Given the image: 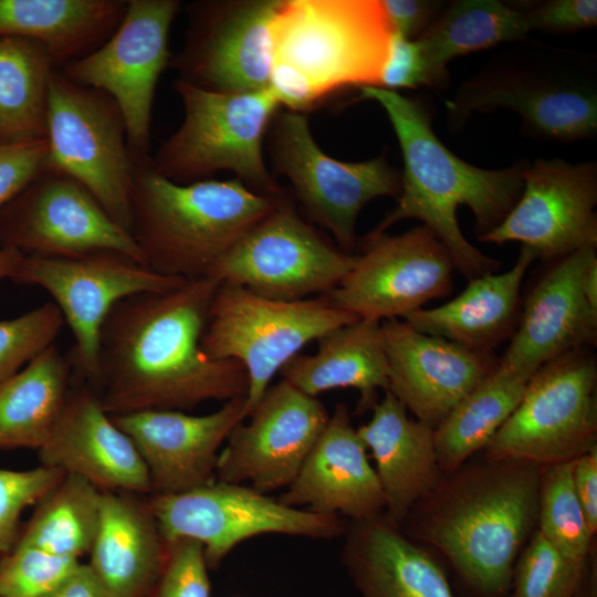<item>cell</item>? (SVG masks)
Here are the masks:
<instances>
[{"label": "cell", "instance_id": "6da1fadb", "mask_svg": "<svg viewBox=\"0 0 597 597\" xmlns=\"http://www.w3.org/2000/svg\"><path fill=\"white\" fill-rule=\"evenodd\" d=\"M219 284L187 280L168 291L130 295L111 310L100 333L95 386L107 413L184 411L245 396L243 365L209 358L200 347Z\"/></svg>", "mask_w": 597, "mask_h": 597}, {"label": "cell", "instance_id": "7a4b0ae2", "mask_svg": "<svg viewBox=\"0 0 597 597\" xmlns=\"http://www.w3.org/2000/svg\"><path fill=\"white\" fill-rule=\"evenodd\" d=\"M358 88L359 98L373 100L385 109L404 159L397 205L368 235L383 234L400 220L417 219L444 244L455 270L467 279L495 272L500 261L464 238L457 209L465 205L472 210L478 237L492 231L517 201L528 163L496 170L475 167L440 142L423 103L379 86Z\"/></svg>", "mask_w": 597, "mask_h": 597}, {"label": "cell", "instance_id": "3957f363", "mask_svg": "<svg viewBox=\"0 0 597 597\" xmlns=\"http://www.w3.org/2000/svg\"><path fill=\"white\" fill-rule=\"evenodd\" d=\"M541 468L484 459L446 474L408 514L410 536L441 552L476 597H506L537 524Z\"/></svg>", "mask_w": 597, "mask_h": 597}, {"label": "cell", "instance_id": "277c9868", "mask_svg": "<svg viewBox=\"0 0 597 597\" xmlns=\"http://www.w3.org/2000/svg\"><path fill=\"white\" fill-rule=\"evenodd\" d=\"M276 197L239 179L178 184L160 175L148 157L136 161L130 233L153 271L184 280L210 277Z\"/></svg>", "mask_w": 597, "mask_h": 597}, {"label": "cell", "instance_id": "5b68a950", "mask_svg": "<svg viewBox=\"0 0 597 597\" xmlns=\"http://www.w3.org/2000/svg\"><path fill=\"white\" fill-rule=\"evenodd\" d=\"M525 39V38H524ZM524 39L490 60L446 102L460 124L473 112L516 113L538 139L575 142L597 132V66L593 55Z\"/></svg>", "mask_w": 597, "mask_h": 597}, {"label": "cell", "instance_id": "8992f818", "mask_svg": "<svg viewBox=\"0 0 597 597\" xmlns=\"http://www.w3.org/2000/svg\"><path fill=\"white\" fill-rule=\"evenodd\" d=\"M390 33L378 0H282L273 65L296 73L316 101L346 86H378Z\"/></svg>", "mask_w": 597, "mask_h": 597}, {"label": "cell", "instance_id": "52a82bcc", "mask_svg": "<svg viewBox=\"0 0 597 597\" xmlns=\"http://www.w3.org/2000/svg\"><path fill=\"white\" fill-rule=\"evenodd\" d=\"M175 90L181 98L185 118L151 158L160 175L189 184L205 180L217 170L230 169L258 193L276 197L282 192L262 156L265 129L280 105L269 87L227 93L179 80Z\"/></svg>", "mask_w": 597, "mask_h": 597}, {"label": "cell", "instance_id": "ba28073f", "mask_svg": "<svg viewBox=\"0 0 597 597\" xmlns=\"http://www.w3.org/2000/svg\"><path fill=\"white\" fill-rule=\"evenodd\" d=\"M325 295L277 301L220 283L212 298L200 347L212 359L240 362L248 375L244 416L270 387L277 371L306 344L357 321Z\"/></svg>", "mask_w": 597, "mask_h": 597}, {"label": "cell", "instance_id": "9c48e42d", "mask_svg": "<svg viewBox=\"0 0 597 597\" xmlns=\"http://www.w3.org/2000/svg\"><path fill=\"white\" fill-rule=\"evenodd\" d=\"M46 171L70 177L88 190L130 232L136 161L126 124L106 93L53 71L46 115Z\"/></svg>", "mask_w": 597, "mask_h": 597}, {"label": "cell", "instance_id": "30bf717a", "mask_svg": "<svg viewBox=\"0 0 597 597\" xmlns=\"http://www.w3.org/2000/svg\"><path fill=\"white\" fill-rule=\"evenodd\" d=\"M597 360L590 348L568 352L540 367L502 427L485 460L540 467L574 461L597 446Z\"/></svg>", "mask_w": 597, "mask_h": 597}, {"label": "cell", "instance_id": "8fae6325", "mask_svg": "<svg viewBox=\"0 0 597 597\" xmlns=\"http://www.w3.org/2000/svg\"><path fill=\"white\" fill-rule=\"evenodd\" d=\"M148 501L165 542H200L210 568L235 545L256 535L331 540L346 530L338 515L302 510L251 486L218 480L182 493L151 494Z\"/></svg>", "mask_w": 597, "mask_h": 597}, {"label": "cell", "instance_id": "7c38bea8", "mask_svg": "<svg viewBox=\"0 0 597 597\" xmlns=\"http://www.w3.org/2000/svg\"><path fill=\"white\" fill-rule=\"evenodd\" d=\"M355 260L305 223L281 192L272 210L238 241L210 277L262 297L298 301L334 290Z\"/></svg>", "mask_w": 597, "mask_h": 597}, {"label": "cell", "instance_id": "4fadbf2b", "mask_svg": "<svg viewBox=\"0 0 597 597\" xmlns=\"http://www.w3.org/2000/svg\"><path fill=\"white\" fill-rule=\"evenodd\" d=\"M10 280L40 286L53 297L74 337L69 354L74 373L94 389L100 333L111 310L130 295L168 291L187 281L114 252L70 259L23 255Z\"/></svg>", "mask_w": 597, "mask_h": 597}, {"label": "cell", "instance_id": "5bb4252c", "mask_svg": "<svg viewBox=\"0 0 597 597\" xmlns=\"http://www.w3.org/2000/svg\"><path fill=\"white\" fill-rule=\"evenodd\" d=\"M179 6L176 0H128L115 32L98 49L60 70L116 102L135 161L149 157L155 91L170 60L169 30Z\"/></svg>", "mask_w": 597, "mask_h": 597}, {"label": "cell", "instance_id": "9a60e30c", "mask_svg": "<svg viewBox=\"0 0 597 597\" xmlns=\"http://www.w3.org/2000/svg\"><path fill=\"white\" fill-rule=\"evenodd\" d=\"M0 248L50 259L114 252L146 265L132 233L88 190L49 171L0 209Z\"/></svg>", "mask_w": 597, "mask_h": 597}, {"label": "cell", "instance_id": "2e32d148", "mask_svg": "<svg viewBox=\"0 0 597 597\" xmlns=\"http://www.w3.org/2000/svg\"><path fill=\"white\" fill-rule=\"evenodd\" d=\"M454 270L444 244L422 224L397 235H367L353 268L324 295L359 320L404 318L448 296Z\"/></svg>", "mask_w": 597, "mask_h": 597}, {"label": "cell", "instance_id": "e0dca14e", "mask_svg": "<svg viewBox=\"0 0 597 597\" xmlns=\"http://www.w3.org/2000/svg\"><path fill=\"white\" fill-rule=\"evenodd\" d=\"M274 128L276 168L290 179L310 217L349 253L360 210L377 197L398 198L401 174L384 157L345 163L327 156L314 142L305 116L297 112L280 115Z\"/></svg>", "mask_w": 597, "mask_h": 597}, {"label": "cell", "instance_id": "ac0fdd59", "mask_svg": "<svg viewBox=\"0 0 597 597\" xmlns=\"http://www.w3.org/2000/svg\"><path fill=\"white\" fill-rule=\"evenodd\" d=\"M597 247L555 262L535 283L499 366L531 377L546 363L597 341Z\"/></svg>", "mask_w": 597, "mask_h": 597}, {"label": "cell", "instance_id": "d6986e66", "mask_svg": "<svg viewBox=\"0 0 597 597\" xmlns=\"http://www.w3.org/2000/svg\"><path fill=\"white\" fill-rule=\"evenodd\" d=\"M597 165L561 158L528 164L522 192L504 220L479 241L521 243L543 260L597 247Z\"/></svg>", "mask_w": 597, "mask_h": 597}, {"label": "cell", "instance_id": "ffe728a7", "mask_svg": "<svg viewBox=\"0 0 597 597\" xmlns=\"http://www.w3.org/2000/svg\"><path fill=\"white\" fill-rule=\"evenodd\" d=\"M247 418L220 451L216 480L247 482L265 493L291 484L329 415L316 397L282 379L266 389Z\"/></svg>", "mask_w": 597, "mask_h": 597}, {"label": "cell", "instance_id": "44dd1931", "mask_svg": "<svg viewBox=\"0 0 597 597\" xmlns=\"http://www.w3.org/2000/svg\"><path fill=\"white\" fill-rule=\"evenodd\" d=\"M282 0L207 6L186 49L171 63L196 86L227 93L269 85L274 62L273 22Z\"/></svg>", "mask_w": 597, "mask_h": 597}, {"label": "cell", "instance_id": "7402d4cb", "mask_svg": "<svg viewBox=\"0 0 597 597\" xmlns=\"http://www.w3.org/2000/svg\"><path fill=\"white\" fill-rule=\"evenodd\" d=\"M381 333L388 390L433 429L499 364L494 353L472 352L398 318L383 321Z\"/></svg>", "mask_w": 597, "mask_h": 597}, {"label": "cell", "instance_id": "603a6c76", "mask_svg": "<svg viewBox=\"0 0 597 597\" xmlns=\"http://www.w3.org/2000/svg\"><path fill=\"white\" fill-rule=\"evenodd\" d=\"M142 455L151 494H177L205 485L216 476L220 448L244 419V397L213 412L143 410L111 416Z\"/></svg>", "mask_w": 597, "mask_h": 597}, {"label": "cell", "instance_id": "cb8c5ba5", "mask_svg": "<svg viewBox=\"0 0 597 597\" xmlns=\"http://www.w3.org/2000/svg\"><path fill=\"white\" fill-rule=\"evenodd\" d=\"M38 455L41 465L76 474L101 491L151 493L148 469L135 444L103 408L97 391L80 377L76 385L73 377Z\"/></svg>", "mask_w": 597, "mask_h": 597}, {"label": "cell", "instance_id": "d4e9b609", "mask_svg": "<svg viewBox=\"0 0 597 597\" xmlns=\"http://www.w3.org/2000/svg\"><path fill=\"white\" fill-rule=\"evenodd\" d=\"M279 500L353 521L384 514L380 483L346 405H338L329 416L297 475Z\"/></svg>", "mask_w": 597, "mask_h": 597}, {"label": "cell", "instance_id": "484cf974", "mask_svg": "<svg viewBox=\"0 0 597 597\" xmlns=\"http://www.w3.org/2000/svg\"><path fill=\"white\" fill-rule=\"evenodd\" d=\"M357 432L371 451L385 500L384 517L400 527L411 509L442 481L434 429L407 415L406 407L386 390Z\"/></svg>", "mask_w": 597, "mask_h": 597}, {"label": "cell", "instance_id": "4316f807", "mask_svg": "<svg viewBox=\"0 0 597 597\" xmlns=\"http://www.w3.org/2000/svg\"><path fill=\"white\" fill-rule=\"evenodd\" d=\"M90 555L87 565L108 597H149L165 564L167 543L148 499L102 491Z\"/></svg>", "mask_w": 597, "mask_h": 597}, {"label": "cell", "instance_id": "83f0119b", "mask_svg": "<svg viewBox=\"0 0 597 597\" xmlns=\"http://www.w3.org/2000/svg\"><path fill=\"white\" fill-rule=\"evenodd\" d=\"M342 558L358 597H457L440 564L384 515L353 521Z\"/></svg>", "mask_w": 597, "mask_h": 597}, {"label": "cell", "instance_id": "f1b7e54d", "mask_svg": "<svg viewBox=\"0 0 597 597\" xmlns=\"http://www.w3.org/2000/svg\"><path fill=\"white\" fill-rule=\"evenodd\" d=\"M536 259L534 251L521 247L510 270L471 279L454 298L437 307L413 311L402 321L421 333L472 352L493 353L515 331L522 308L521 285Z\"/></svg>", "mask_w": 597, "mask_h": 597}, {"label": "cell", "instance_id": "f546056e", "mask_svg": "<svg viewBox=\"0 0 597 597\" xmlns=\"http://www.w3.org/2000/svg\"><path fill=\"white\" fill-rule=\"evenodd\" d=\"M317 344L314 355H296L281 369L283 379L312 397L355 388L359 392L357 413L371 410L378 401L377 390L389 388L381 322L357 320L324 334Z\"/></svg>", "mask_w": 597, "mask_h": 597}, {"label": "cell", "instance_id": "4dcf8cb0", "mask_svg": "<svg viewBox=\"0 0 597 597\" xmlns=\"http://www.w3.org/2000/svg\"><path fill=\"white\" fill-rule=\"evenodd\" d=\"M127 0H0V36L33 40L56 70L98 49L118 28Z\"/></svg>", "mask_w": 597, "mask_h": 597}, {"label": "cell", "instance_id": "1f68e13d", "mask_svg": "<svg viewBox=\"0 0 597 597\" xmlns=\"http://www.w3.org/2000/svg\"><path fill=\"white\" fill-rule=\"evenodd\" d=\"M74 369L55 344L0 384V449L39 450L67 398Z\"/></svg>", "mask_w": 597, "mask_h": 597}, {"label": "cell", "instance_id": "d6a6232c", "mask_svg": "<svg viewBox=\"0 0 597 597\" xmlns=\"http://www.w3.org/2000/svg\"><path fill=\"white\" fill-rule=\"evenodd\" d=\"M524 13L498 0H457L444 4L433 23L417 39L430 70L442 87L448 63L459 55L526 38Z\"/></svg>", "mask_w": 597, "mask_h": 597}, {"label": "cell", "instance_id": "836d02e7", "mask_svg": "<svg viewBox=\"0 0 597 597\" xmlns=\"http://www.w3.org/2000/svg\"><path fill=\"white\" fill-rule=\"evenodd\" d=\"M530 378L498 364L434 428L438 462L444 475L484 450L519 405Z\"/></svg>", "mask_w": 597, "mask_h": 597}, {"label": "cell", "instance_id": "e575fe53", "mask_svg": "<svg viewBox=\"0 0 597 597\" xmlns=\"http://www.w3.org/2000/svg\"><path fill=\"white\" fill-rule=\"evenodd\" d=\"M55 70L42 44L0 36V145L46 139L49 86Z\"/></svg>", "mask_w": 597, "mask_h": 597}, {"label": "cell", "instance_id": "d590c367", "mask_svg": "<svg viewBox=\"0 0 597 597\" xmlns=\"http://www.w3.org/2000/svg\"><path fill=\"white\" fill-rule=\"evenodd\" d=\"M102 491L72 473L36 503L17 545H29L72 558L90 553L101 514Z\"/></svg>", "mask_w": 597, "mask_h": 597}, {"label": "cell", "instance_id": "8d00e7d4", "mask_svg": "<svg viewBox=\"0 0 597 597\" xmlns=\"http://www.w3.org/2000/svg\"><path fill=\"white\" fill-rule=\"evenodd\" d=\"M573 461L541 468L537 531L567 559L586 563L594 536L575 493Z\"/></svg>", "mask_w": 597, "mask_h": 597}, {"label": "cell", "instance_id": "74e56055", "mask_svg": "<svg viewBox=\"0 0 597 597\" xmlns=\"http://www.w3.org/2000/svg\"><path fill=\"white\" fill-rule=\"evenodd\" d=\"M589 559H567L536 530L515 564L510 597H576Z\"/></svg>", "mask_w": 597, "mask_h": 597}, {"label": "cell", "instance_id": "f35d334b", "mask_svg": "<svg viewBox=\"0 0 597 597\" xmlns=\"http://www.w3.org/2000/svg\"><path fill=\"white\" fill-rule=\"evenodd\" d=\"M82 563L44 549L15 545L0 562V596L49 597L61 588Z\"/></svg>", "mask_w": 597, "mask_h": 597}, {"label": "cell", "instance_id": "ab89813d", "mask_svg": "<svg viewBox=\"0 0 597 597\" xmlns=\"http://www.w3.org/2000/svg\"><path fill=\"white\" fill-rule=\"evenodd\" d=\"M63 323L61 311L51 302L0 321V384L53 345Z\"/></svg>", "mask_w": 597, "mask_h": 597}, {"label": "cell", "instance_id": "60d3db41", "mask_svg": "<svg viewBox=\"0 0 597 597\" xmlns=\"http://www.w3.org/2000/svg\"><path fill=\"white\" fill-rule=\"evenodd\" d=\"M64 474L41 464L23 471L0 469V562L18 543L22 512L36 504Z\"/></svg>", "mask_w": 597, "mask_h": 597}, {"label": "cell", "instance_id": "b9f144b4", "mask_svg": "<svg viewBox=\"0 0 597 597\" xmlns=\"http://www.w3.org/2000/svg\"><path fill=\"white\" fill-rule=\"evenodd\" d=\"M203 546L192 538L167 543L161 574L149 597H210Z\"/></svg>", "mask_w": 597, "mask_h": 597}, {"label": "cell", "instance_id": "7bdbcfd3", "mask_svg": "<svg viewBox=\"0 0 597 597\" xmlns=\"http://www.w3.org/2000/svg\"><path fill=\"white\" fill-rule=\"evenodd\" d=\"M378 86L390 91L439 87L417 39L391 31Z\"/></svg>", "mask_w": 597, "mask_h": 597}, {"label": "cell", "instance_id": "ee69618b", "mask_svg": "<svg viewBox=\"0 0 597 597\" xmlns=\"http://www.w3.org/2000/svg\"><path fill=\"white\" fill-rule=\"evenodd\" d=\"M512 6L524 13L531 31L566 33L597 23L596 0H547Z\"/></svg>", "mask_w": 597, "mask_h": 597}, {"label": "cell", "instance_id": "f6af8a7d", "mask_svg": "<svg viewBox=\"0 0 597 597\" xmlns=\"http://www.w3.org/2000/svg\"><path fill=\"white\" fill-rule=\"evenodd\" d=\"M46 139L0 145V209L46 171Z\"/></svg>", "mask_w": 597, "mask_h": 597}, {"label": "cell", "instance_id": "bcb514c9", "mask_svg": "<svg viewBox=\"0 0 597 597\" xmlns=\"http://www.w3.org/2000/svg\"><path fill=\"white\" fill-rule=\"evenodd\" d=\"M381 6L392 32L418 39L438 18L444 3L432 0H384Z\"/></svg>", "mask_w": 597, "mask_h": 597}, {"label": "cell", "instance_id": "7dc6e473", "mask_svg": "<svg viewBox=\"0 0 597 597\" xmlns=\"http://www.w3.org/2000/svg\"><path fill=\"white\" fill-rule=\"evenodd\" d=\"M572 479L589 532H597V446L573 461Z\"/></svg>", "mask_w": 597, "mask_h": 597}, {"label": "cell", "instance_id": "c3c4849f", "mask_svg": "<svg viewBox=\"0 0 597 597\" xmlns=\"http://www.w3.org/2000/svg\"><path fill=\"white\" fill-rule=\"evenodd\" d=\"M49 597H108L90 569L81 564L71 578Z\"/></svg>", "mask_w": 597, "mask_h": 597}, {"label": "cell", "instance_id": "681fc988", "mask_svg": "<svg viewBox=\"0 0 597 597\" xmlns=\"http://www.w3.org/2000/svg\"><path fill=\"white\" fill-rule=\"evenodd\" d=\"M22 256L17 250L0 248V281L11 277Z\"/></svg>", "mask_w": 597, "mask_h": 597}, {"label": "cell", "instance_id": "f907efd6", "mask_svg": "<svg viewBox=\"0 0 597 597\" xmlns=\"http://www.w3.org/2000/svg\"><path fill=\"white\" fill-rule=\"evenodd\" d=\"M596 564L590 556L586 573L576 597H597Z\"/></svg>", "mask_w": 597, "mask_h": 597}, {"label": "cell", "instance_id": "816d5d0a", "mask_svg": "<svg viewBox=\"0 0 597 597\" xmlns=\"http://www.w3.org/2000/svg\"><path fill=\"white\" fill-rule=\"evenodd\" d=\"M0 597H2V596H0Z\"/></svg>", "mask_w": 597, "mask_h": 597}]
</instances>
